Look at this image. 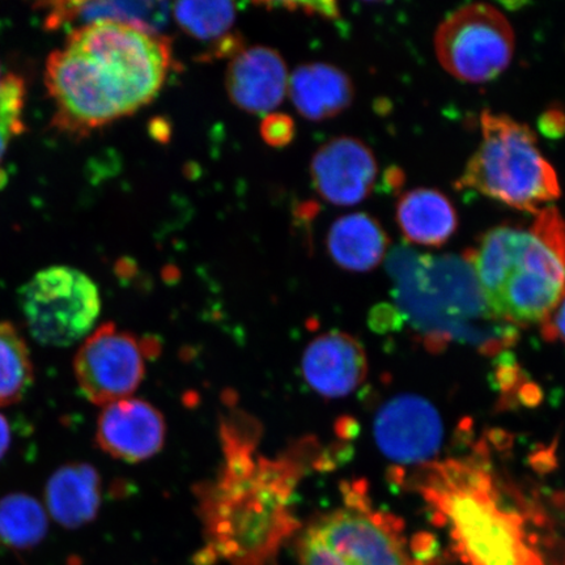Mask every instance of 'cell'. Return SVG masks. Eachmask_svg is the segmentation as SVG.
<instances>
[{
	"mask_svg": "<svg viewBox=\"0 0 565 565\" xmlns=\"http://www.w3.org/2000/svg\"><path fill=\"white\" fill-rule=\"evenodd\" d=\"M223 461L196 487L204 542L200 561L271 565L301 527L295 497L307 472L322 461L316 440L292 443L281 454H259L260 427L232 409L221 427Z\"/></svg>",
	"mask_w": 565,
	"mask_h": 565,
	"instance_id": "obj_1",
	"label": "cell"
},
{
	"mask_svg": "<svg viewBox=\"0 0 565 565\" xmlns=\"http://www.w3.org/2000/svg\"><path fill=\"white\" fill-rule=\"evenodd\" d=\"M172 66L167 35L113 21L77 26L46 62L54 122L84 136L131 116L160 94Z\"/></svg>",
	"mask_w": 565,
	"mask_h": 565,
	"instance_id": "obj_2",
	"label": "cell"
},
{
	"mask_svg": "<svg viewBox=\"0 0 565 565\" xmlns=\"http://www.w3.org/2000/svg\"><path fill=\"white\" fill-rule=\"evenodd\" d=\"M530 227L486 233L463 259L497 320L510 324L546 321L565 298V221L554 206L542 209Z\"/></svg>",
	"mask_w": 565,
	"mask_h": 565,
	"instance_id": "obj_3",
	"label": "cell"
},
{
	"mask_svg": "<svg viewBox=\"0 0 565 565\" xmlns=\"http://www.w3.org/2000/svg\"><path fill=\"white\" fill-rule=\"evenodd\" d=\"M424 500L472 565H536L522 515L489 463L450 458L426 463L416 480Z\"/></svg>",
	"mask_w": 565,
	"mask_h": 565,
	"instance_id": "obj_4",
	"label": "cell"
},
{
	"mask_svg": "<svg viewBox=\"0 0 565 565\" xmlns=\"http://www.w3.org/2000/svg\"><path fill=\"white\" fill-rule=\"evenodd\" d=\"M388 271L395 310L430 348L458 343L493 353L513 342V328L497 320L486 307L465 259L397 249L388 258Z\"/></svg>",
	"mask_w": 565,
	"mask_h": 565,
	"instance_id": "obj_5",
	"label": "cell"
},
{
	"mask_svg": "<svg viewBox=\"0 0 565 565\" xmlns=\"http://www.w3.org/2000/svg\"><path fill=\"white\" fill-rule=\"evenodd\" d=\"M480 126L482 140L459 177L457 189L475 190L534 215L561 196L555 169L543 157L535 132L527 125L484 110Z\"/></svg>",
	"mask_w": 565,
	"mask_h": 565,
	"instance_id": "obj_6",
	"label": "cell"
},
{
	"mask_svg": "<svg viewBox=\"0 0 565 565\" xmlns=\"http://www.w3.org/2000/svg\"><path fill=\"white\" fill-rule=\"evenodd\" d=\"M365 492L345 486L344 504L301 530L300 565H408L398 536L383 514L372 511Z\"/></svg>",
	"mask_w": 565,
	"mask_h": 565,
	"instance_id": "obj_7",
	"label": "cell"
},
{
	"mask_svg": "<svg viewBox=\"0 0 565 565\" xmlns=\"http://www.w3.org/2000/svg\"><path fill=\"white\" fill-rule=\"evenodd\" d=\"M19 307L35 341L68 348L94 331L102 298L87 274L75 267L51 266L20 288Z\"/></svg>",
	"mask_w": 565,
	"mask_h": 565,
	"instance_id": "obj_8",
	"label": "cell"
},
{
	"mask_svg": "<svg viewBox=\"0 0 565 565\" xmlns=\"http://www.w3.org/2000/svg\"><path fill=\"white\" fill-rule=\"evenodd\" d=\"M435 51L440 65L457 79L489 82L510 66L513 28L492 4H466L449 13L437 28Z\"/></svg>",
	"mask_w": 565,
	"mask_h": 565,
	"instance_id": "obj_9",
	"label": "cell"
},
{
	"mask_svg": "<svg viewBox=\"0 0 565 565\" xmlns=\"http://www.w3.org/2000/svg\"><path fill=\"white\" fill-rule=\"evenodd\" d=\"M160 345L116 323H104L84 339L74 359L76 383L97 406L132 397L146 377L147 363Z\"/></svg>",
	"mask_w": 565,
	"mask_h": 565,
	"instance_id": "obj_10",
	"label": "cell"
},
{
	"mask_svg": "<svg viewBox=\"0 0 565 565\" xmlns=\"http://www.w3.org/2000/svg\"><path fill=\"white\" fill-rule=\"evenodd\" d=\"M374 436L381 451L392 461L426 462L440 448V415L426 399L404 395L380 409Z\"/></svg>",
	"mask_w": 565,
	"mask_h": 565,
	"instance_id": "obj_11",
	"label": "cell"
},
{
	"mask_svg": "<svg viewBox=\"0 0 565 565\" xmlns=\"http://www.w3.org/2000/svg\"><path fill=\"white\" fill-rule=\"evenodd\" d=\"M166 439L164 416L145 399L130 397L113 402L98 415V448L118 461H147L164 448Z\"/></svg>",
	"mask_w": 565,
	"mask_h": 565,
	"instance_id": "obj_12",
	"label": "cell"
},
{
	"mask_svg": "<svg viewBox=\"0 0 565 565\" xmlns=\"http://www.w3.org/2000/svg\"><path fill=\"white\" fill-rule=\"evenodd\" d=\"M317 193L337 206H353L370 196L379 164L371 148L352 137H338L315 153L310 166Z\"/></svg>",
	"mask_w": 565,
	"mask_h": 565,
	"instance_id": "obj_13",
	"label": "cell"
},
{
	"mask_svg": "<svg viewBox=\"0 0 565 565\" xmlns=\"http://www.w3.org/2000/svg\"><path fill=\"white\" fill-rule=\"evenodd\" d=\"M366 355L358 339L329 331L303 351L301 371L306 383L324 398H343L366 377Z\"/></svg>",
	"mask_w": 565,
	"mask_h": 565,
	"instance_id": "obj_14",
	"label": "cell"
},
{
	"mask_svg": "<svg viewBox=\"0 0 565 565\" xmlns=\"http://www.w3.org/2000/svg\"><path fill=\"white\" fill-rule=\"evenodd\" d=\"M288 70L271 47H243L232 56L225 76L231 102L247 113L265 115L278 108L288 94Z\"/></svg>",
	"mask_w": 565,
	"mask_h": 565,
	"instance_id": "obj_15",
	"label": "cell"
},
{
	"mask_svg": "<svg viewBox=\"0 0 565 565\" xmlns=\"http://www.w3.org/2000/svg\"><path fill=\"white\" fill-rule=\"evenodd\" d=\"M103 480L95 466L71 462L49 478L45 503L56 524L79 529L90 524L100 512Z\"/></svg>",
	"mask_w": 565,
	"mask_h": 565,
	"instance_id": "obj_16",
	"label": "cell"
},
{
	"mask_svg": "<svg viewBox=\"0 0 565 565\" xmlns=\"http://www.w3.org/2000/svg\"><path fill=\"white\" fill-rule=\"evenodd\" d=\"M288 95L302 117L323 121L349 108L355 88L343 70L329 63H307L289 76Z\"/></svg>",
	"mask_w": 565,
	"mask_h": 565,
	"instance_id": "obj_17",
	"label": "cell"
},
{
	"mask_svg": "<svg viewBox=\"0 0 565 565\" xmlns=\"http://www.w3.org/2000/svg\"><path fill=\"white\" fill-rule=\"evenodd\" d=\"M46 11L45 28H60L98 21L129 24L160 34L168 23L169 4L166 2H53L40 4Z\"/></svg>",
	"mask_w": 565,
	"mask_h": 565,
	"instance_id": "obj_18",
	"label": "cell"
},
{
	"mask_svg": "<svg viewBox=\"0 0 565 565\" xmlns=\"http://www.w3.org/2000/svg\"><path fill=\"white\" fill-rule=\"evenodd\" d=\"M327 243L338 266L352 273H366L385 258L388 237L376 218L358 212L339 217L331 225Z\"/></svg>",
	"mask_w": 565,
	"mask_h": 565,
	"instance_id": "obj_19",
	"label": "cell"
},
{
	"mask_svg": "<svg viewBox=\"0 0 565 565\" xmlns=\"http://www.w3.org/2000/svg\"><path fill=\"white\" fill-rule=\"evenodd\" d=\"M397 222L408 242L441 246L458 228L457 211L447 195L435 189H414L401 196Z\"/></svg>",
	"mask_w": 565,
	"mask_h": 565,
	"instance_id": "obj_20",
	"label": "cell"
},
{
	"mask_svg": "<svg viewBox=\"0 0 565 565\" xmlns=\"http://www.w3.org/2000/svg\"><path fill=\"white\" fill-rule=\"evenodd\" d=\"M47 529L45 508L31 494L17 492L0 499V545L31 550L45 540Z\"/></svg>",
	"mask_w": 565,
	"mask_h": 565,
	"instance_id": "obj_21",
	"label": "cell"
},
{
	"mask_svg": "<svg viewBox=\"0 0 565 565\" xmlns=\"http://www.w3.org/2000/svg\"><path fill=\"white\" fill-rule=\"evenodd\" d=\"M34 381L26 341L15 324L0 322V407L19 404Z\"/></svg>",
	"mask_w": 565,
	"mask_h": 565,
	"instance_id": "obj_22",
	"label": "cell"
},
{
	"mask_svg": "<svg viewBox=\"0 0 565 565\" xmlns=\"http://www.w3.org/2000/svg\"><path fill=\"white\" fill-rule=\"evenodd\" d=\"M177 23L198 40L232 38L228 32L236 20L235 4L231 2H180L173 7Z\"/></svg>",
	"mask_w": 565,
	"mask_h": 565,
	"instance_id": "obj_23",
	"label": "cell"
},
{
	"mask_svg": "<svg viewBox=\"0 0 565 565\" xmlns=\"http://www.w3.org/2000/svg\"><path fill=\"white\" fill-rule=\"evenodd\" d=\"M25 86L18 75H7L0 83V161L10 141L24 130Z\"/></svg>",
	"mask_w": 565,
	"mask_h": 565,
	"instance_id": "obj_24",
	"label": "cell"
},
{
	"mask_svg": "<svg viewBox=\"0 0 565 565\" xmlns=\"http://www.w3.org/2000/svg\"><path fill=\"white\" fill-rule=\"evenodd\" d=\"M294 119L281 113H271L260 124V137L271 147H286L295 138Z\"/></svg>",
	"mask_w": 565,
	"mask_h": 565,
	"instance_id": "obj_25",
	"label": "cell"
},
{
	"mask_svg": "<svg viewBox=\"0 0 565 565\" xmlns=\"http://www.w3.org/2000/svg\"><path fill=\"white\" fill-rule=\"evenodd\" d=\"M546 322L551 324V333L561 338L565 343V298L556 307L553 313L547 318Z\"/></svg>",
	"mask_w": 565,
	"mask_h": 565,
	"instance_id": "obj_26",
	"label": "cell"
},
{
	"mask_svg": "<svg viewBox=\"0 0 565 565\" xmlns=\"http://www.w3.org/2000/svg\"><path fill=\"white\" fill-rule=\"evenodd\" d=\"M12 441V430L9 420L0 414V461L9 454Z\"/></svg>",
	"mask_w": 565,
	"mask_h": 565,
	"instance_id": "obj_27",
	"label": "cell"
},
{
	"mask_svg": "<svg viewBox=\"0 0 565 565\" xmlns=\"http://www.w3.org/2000/svg\"><path fill=\"white\" fill-rule=\"evenodd\" d=\"M0 82H2V81H0Z\"/></svg>",
	"mask_w": 565,
	"mask_h": 565,
	"instance_id": "obj_28",
	"label": "cell"
}]
</instances>
